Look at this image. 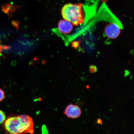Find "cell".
<instances>
[{"mask_svg":"<svg viewBox=\"0 0 134 134\" xmlns=\"http://www.w3.org/2000/svg\"><path fill=\"white\" fill-rule=\"evenodd\" d=\"M34 125L32 118L26 115L9 117L4 124L5 129L11 134H33Z\"/></svg>","mask_w":134,"mask_h":134,"instance_id":"obj_1","label":"cell"},{"mask_svg":"<svg viewBox=\"0 0 134 134\" xmlns=\"http://www.w3.org/2000/svg\"><path fill=\"white\" fill-rule=\"evenodd\" d=\"M64 19L76 26L81 24L84 21V15L81 3H68L64 5L61 10Z\"/></svg>","mask_w":134,"mask_h":134,"instance_id":"obj_2","label":"cell"},{"mask_svg":"<svg viewBox=\"0 0 134 134\" xmlns=\"http://www.w3.org/2000/svg\"><path fill=\"white\" fill-rule=\"evenodd\" d=\"M73 24L66 20H62L58 23L57 29H55V32L58 35H67L71 32L73 29Z\"/></svg>","mask_w":134,"mask_h":134,"instance_id":"obj_3","label":"cell"},{"mask_svg":"<svg viewBox=\"0 0 134 134\" xmlns=\"http://www.w3.org/2000/svg\"><path fill=\"white\" fill-rule=\"evenodd\" d=\"M120 32V28L118 24L115 23H109L105 26V33L109 38L114 39L118 37Z\"/></svg>","mask_w":134,"mask_h":134,"instance_id":"obj_4","label":"cell"},{"mask_svg":"<svg viewBox=\"0 0 134 134\" xmlns=\"http://www.w3.org/2000/svg\"><path fill=\"white\" fill-rule=\"evenodd\" d=\"M64 113L68 118L76 119L81 116L82 111L78 105L71 104L66 107Z\"/></svg>","mask_w":134,"mask_h":134,"instance_id":"obj_5","label":"cell"},{"mask_svg":"<svg viewBox=\"0 0 134 134\" xmlns=\"http://www.w3.org/2000/svg\"><path fill=\"white\" fill-rule=\"evenodd\" d=\"M2 11L8 16H11L16 9L20 7L10 3H6L1 6Z\"/></svg>","mask_w":134,"mask_h":134,"instance_id":"obj_6","label":"cell"},{"mask_svg":"<svg viewBox=\"0 0 134 134\" xmlns=\"http://www.w3.org/2000/svg\"><path fill=\"white\" fill-rule=\"evenodd\" d=\"M6 119L5 115L4 112L0 110V124L3 123Z\"/></svg>","mask_w":134,"mask_h":134,"instance_id":"obj_7","label":"cell"},{"mask_svg":"<svg viewBox=\"0 0 134 134\" xmlns=\"http://www.w3.org/2000/svg\"><path fill=\"white\" fill-rule=\"evenodd\" d=\"M5 98V93L4 91L0 88V102L2 101Z\"/></svg>","mask_w":134,"mask_h":134,"instance_id":"obj_8","label":"cell"},{"mask_svg":"<svg viewBox=\"0 0 134 134\" xmlns=\"http://www.w3.org/2000/svg\"><path fill=\"white\" fill-rule=\"evenodd\" d=\"M97 123L98 124L102 125L103 124V121L100 118L98 119L97 121Z\"/></svg>","mask_w":134,"mask_h":134,"instance_id":"obj_9","label":"cell"},{"mask_svg":"<svg viewBox=\"0 0 134 134\" xmlns=\"http://www.w3.org/2000/svg\"><path fill=\"white\" fill-rule=\"evenodd\" d=\"M3 47L2 45L0 43V57H1L2 55V53L3 51Z\"/></svg>","mask_w":134,"mask_h":134,"instance_id":"obj_10","label":"cell"}]
</instances>
